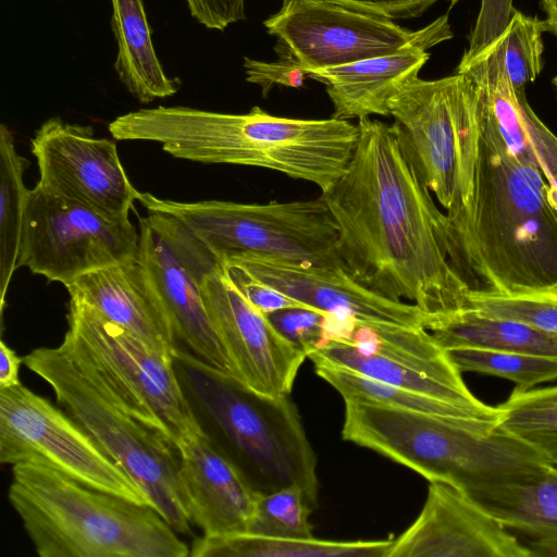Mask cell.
<instances>
[{"instance_id": "cell-1", "label": "cell", "mask_w": 557, "mask_h": 557, "mask_svg": "<svg viewBox=\"0 0 557 557\" xmlns=\"http://www.w3.org/2000/svg\"><path fill=\"white\" fill-rule=\"evenodd\" d=\"M341 177L321 198L338 226L341 268L357 283L431 317L467 306L469 288L448 255L447 219L392 125L358 120Z\"/></svg>"}, {"instance_id": "cell-2", "label": "cell", "mask_w": 557, "mask_h": 557, "mask_svg": "<svg viewBox=\"0 0 557 557\" xmlns=\"http://www.w3.org/2000/svg\"><path fill=\"white\" fill-rule=\"evenodd\" d=\"M446 219L449 261L469 293L557 290V186L510 151L476 98L469 206Z\"/></svg>"}, {"instance_id": "cell-3", "label": "cell", "mask_w": 557, "mask_h": 557, "mask_svg": "<svg viewBox=\"0 0 557 557\" xmlns=\"http://www.w3.org/2000/svg\"><path fill=\"white\" fill-rule=\"evenodd\" d=\"M108 128L116 140L154 141L177 159L263 168L321 193L345 172L359 133L348 120L282 117L259 107L234 114L159 106L120 115Z\"/></svg>"}, {"instance_id": "cell-4", "label": "cell", "mask_w": 557, "mask_h": 557, "mask_svg": "<svg viewBox=\"0 0 557 557\" xmlns=\"http://www.w3.org/2000/svg\"><path fill=\"white\" fill-rule=\"evenodd\" d=\"M344 401L345 441L407 467L429 482L470 492L525 482L552 467L494 421Z\"/></svg>"}, {"instance_id": "cell-5", "label": "cell", "mask_w": 557, "mask_h": 557, "mask_svg": "<svg viewBox=\"0 0 557 557\" xmlns=\"http://www.w3.org/2000/svg\"><path fill=\"white\" fill-rule=\"evenodd\" d=\"M8 498L40 557H186L151 505L86 485L40 463L12 466Z\"/></svg>"}, {"instance_id": "cell-6", "label": "cell", "mask_w": 557, "mask_h": 557, "mask_svg": "<svg viewBox=\"0 0 557 557\" xmlns=\"http://www.w3.org/2000/svg\"><path fill=\"white\" fill-rule=\"evenodd\" d=\"M23 363L48 383L58 404L144 490L166 522L178 534H190L176 448L128 412L83 348L65 333L59 346L36 348Z\"/></svg>"}, {"instance_id": "cell-7", "label": "cell", "mask_w": 557, "mask_h": 557, "mask_svg": "<svg viewBox=\"0 0 557 557\" xmlns=\"http://www.w3.org/2000/svg\"><path fill=\"white\" fill-rule=\"evenodd\" d=\"M195 395L236 455L234 463L258 494L297 486L318 505L317 456L289 395L274 398L180 352Z\"/></svg>"}, {"instance_id": "cell-8", "label": "cell", "mask_w": 557, "mask_h": 557, "mask_svg": "<svg viewBox=\"0 0 557 557\" xmlns=\"http://www.w3.org/2000/svg\"><path fill=\"white\" fill-rule=\"evenodd\" d=\"M148 212L170 215L223 263L262 259L300 267H341L338 226L324 200L182 202L140 193Z\"/></svg>"}, {"instance_id": "cell-9", "label": "cell", "mask_w": 557, "mask_h": 557, "mask_svg": "<svg viewBox=\"0 0 557 557\" xmlns=\"http://www.w3.org/2000/svg\"><path fill=\"white\" fill-rule=\"evenodd\" d=\"M392 124L421 181L447 211L461 215L470 200V148L475 97L467 75L407 83L389 100Z\"/></svg>"}, {"instance_id": "cell-10", "label": "cell", "mask_w": 557, "mask_h": 557, "mask_svg": "<svg viewBox=\"0 0 557 557\" xmlns=\"http://www.w3.org/2000/svg\"><path fill=\"white\" fill-rule=\"evenodd\" d=\"M66 333L83 348L128 412L175 448L203 432L174 370L157 352L88 305L70 298Z\"/></svg>"}, {"instance_id": "cell-11", "label": "cell", "mask_w": 557, "mask_h": 557, "mask_svg": "<svg viewBox=\"0 0 557 557\" xmlns=\"http://www.w3.org/2000/svg\"><path fill=\"white\" fill-rule=\"evenodd\" d=\"M0 462L40 463L83 485L152 506L74 418L23 384L0 388Z\"/></svg>"}, {"instance_id": "cell-12", "label": "cell", "mask_w": 557, "mask_h": 557, "mask_svg": "<svg viewBox=\"0 0 557 557\" xmlns=\"http://www.w3.org/2000/svg\"><path fill=\"white\" fill-rule=\"evenodd\" d=\"M139 232L40 185L28 190L17 267L67 287L79 276L136 258Z\"/></svg>"}, {"instance_id": "cell-13", "label": "cell", "mask_w": 557, "mask_h": 557, "mask_svg": "<svg viewBox=\"0 0 557 557\" xmlns=\"http://www.w3.org/2000/svg\"><path fill=\"white\" fill-rule=\"evenodd\" d=\"M281 60L312 71L394 53L412 42L454 37L448 15L411 32L393 20L320 0H283L264 22Z\"/></svg>"}, {"instance_id": "cell-14", "label": "cell", "mask_w": 557, "mask_h": 557, "mask_svg": "<svg viewBox=\"0 0 557 557\" xmlns=\"http://www.w3.org/2000/svg\"><path fill=\"white\" fill-rule=\"evenodd\" d=\"M139 224L138 259L166 308L177 341L208 367L238 381L200 295V275L214 255L170 215L148 212Z\"/></svg>"}, {"instance_id": "cell-15", "label": "cell", "mask_w": 557, "mask_h": 557, "mask_svg": "<svg viewBox=\"0 0 557 557\" xmlns=\"http://www.w3.org/2000/svg\"><path fill=\"white\" fill-rule=\"evenodd\" d=\"M199 288L206 312L238 382L265 396L290 395L307 356L245 298L215 257L206 263Z\"/></svg>"}, {"instance_id": "cell-16", "label": "cell", "mask_w": 557, "mask_h": 557, "mask_svg": "<svg viewBox=\"0 0 557 557\" xmlns=\"http://www.w3.org/2000/svg\"><path fill=\"white\" fill-rule=\"evenodd\" d=\"M42 188L113 219H129L138 191L120 160L116 144L95 136L90 125L54 116L30 139Z\"/></svg>"}, {"instance_id": "cell-17", "label": "cell", "mask_w": 557, "mask_h": 557, "mask_svg": "<svg viewBox=\"0 0 557 557\" xmlns=\"http://www.w3.org/2000/svg\"><path fill=\"white\" fill-rule=\"evenodd\" d=\"M518 535L466 491L430 482L423 508L387 557H531Z\"/></svg>"}, {"instance_id": "cell-18", "label": "cell", "mask_w": 557, "mask_h": 557, "mask_svg": "<svg viewBox=\"0 0 557 557\" xmlns=\"http://www.w3.org/2000/svg\"><path fill=\"white\" fill-rule=\"evenodd\" d=\"M234 260L282 293L329 314L425 330L431 318L413 304L394 301L371 292L341 267H300L262 259Z\"/></svg>"}, {"instance_id": "cell-19", "label": "cell", "mask_w": 557, "mask_h": 557, "mask_svg": "<svg viewBox=\"0 0 557 557\" xmlns=\"http://www.w3.org/2000/svg\"><path fill=\"white\" fill-rule=\"evenodd\" d=\"M178 482L193 524L202 535L247 532L258 493L237 466L202 433L176 448Z\"/></svg>"}, {"instance_id": "cell-20", "label": "cell", "mask_w": 557, "mask_h": 557, "mask_svg": "<svg viewBox=\"0 0 557 557\" xmlns=\"http://www.w3.org/2000/svg\"><path fill=\"white\" fill-rule=\"evenodd\" d=\"M77 299L173 360L180 350L166 308L138 256L86 273L66 287Z\"/></svg>"}, {"instance_id": "cell-21", "label": "cell", "mask_w": 557, "mask_h": 557, "mask_svg": "<svg viewBox=\"0 0 557 557\" xmlns=\"http://www.w3.org/2000/svg\"><path fill=\"white\" fill-rule=\"evenodd\" d=\"M433 46L431 41L412 42L394 53L312 71L308 75L326 85L334 107L332 117L388 116L389 100L418 77L430 59L428 49Z\"/></svg>"}, {"instance_id": "cell-22", "label": "cell", "mask_w": 557, "mask_h": 557, "mask_svg": "<svg viewBox=\"0 0 557 557\" xmlns=\"http://www.w3.org/2000/svg\"><path fill=\"white\" fill-rule=\"evenodd\" d=\"M537 556L557 557V468L520 483L467 492Z\"/></svg>"}, {"instance_id": "cell-23", "label": "cell", "mask_w": 557, "mask_h": 557, "mask_svg": "<svg viewBox=\"0 0 557 557\" xmlns=\"http://www.w3.org/2000/svg\"><path fill=\"white\" fill-rule=\"evenodd\" d=\"M111 29L117 44L113 67L124 87L139 102L149 103L177 92L157 57L143 0H111Z\"/></svg>"}, {"instance_id": "cell-24", "label": "cell", "mask_w": 557, "mask_h": 557, "mask_svg": "<svg viewBox=\"0 0 557 557\" xmlns=\"http://www.w3.org/2000/svg\"><path fill=\"white\" fill-rule=\"evenodd\" d=\"M426 330L445 350L482 348L557 359V335L531 324L463 308L431 317Z\"/></svg>"}, {"instance_id": "cell-25", "label": "cell", "mask_w": 557, "mask_h": 557, "mask_svg": "<svg viewBox=\"0 0 557 557\" xmlns=\"http://www.w3.org/2000/svg\"><path fill=\"white\" fill-rule=\"evenodd\" d=\"M314 362L337 366L368 377L418 392L466 408L481 417L498 422L499 409L484 404L466 387H457L419 369L379 355L363 354L343 339L330 341L311 352Z\"/></svg>"}, {"instance_id": "cell-26", "label": "cell", "mask_w": 557, "mask_h": 557, "mask_svg": "<svg viewBox=\"0 0 557 557\" xmlns=\"http://www.w3.org/2000/svg\"><path fill=\"white\" fill-rule=\"evenodd\" d=\"M394 539L332 541L287 539L248 532L201 535L194 540L193 557H387Z\"/></svg>"}, {"instance_id": "cell-27", "label": "cell", "mask_w": 557, "mask_h": 557, "mask_svg": "<svg viewBox=\"0 0 557 557\" xmlns=\"http://www.w3.org/2000/svg\"><path fill=\"white\" fill-rule=\"evenodd\" d=\"M29 161L21 156L11 131L0 125V302L5 296L14 272L18 269V253L28 190L24 173Z\"/></svg>"}, {"instance_id": "cell-28", "label": "cell", "mask_w": 557, "mask_h": 557, "mask_svg": "<svg viewBox=\"0 0 557 557\" xmlns=\"http://www.w3.org/2000/svg\"><path fill=\"white\" fill-rule=\"evenodd\" d=\"M497 407V425L557 467V385L515 387Z\"/></svg>"}, {"instance_id": "cell-29", "label": "cell", "mask_w": 557, "mask_h": 557, "mask_svg": "<svg viewBox=\"0 0 557 557\" xmlns=\"http://www.w3.org/2000/svg\"><path fill=\"white\" fill-rule=\"evenodd\" d=\"M313 364L318 376L331 385L344 400L369 401L404 410L494 421L448 401L400 388L337 366L323 362Z\"/></svg>"}, {"instance_id": "cell-30", "label": "cell", "mask_w": 557, "mask_h": 557, "mask_svg": "<svg viewBox=\"0 0 557 557\" xmlns=\"http://www.w3.org/2000/svg\"><path fill=\"white\" fill-rule=\"evenodd\" d=\"M458 370L507 379L528 389L557 380V359L482 348L446 350Z\"/></svg>"}, {"instance_id": "cell-31", "label": "cell", "mask_w": 557, "mask_h": 557, "mask_svg": "<svg viewBox=\"0 0 557 557\" xmlns=\"http://www.w3.org/2000/svg\"><path fill=\"white\" fill-rule=\"evenodd\" d=\"M544 20L511 9L502 35V55L506 73L517 91L541 74L544 60Z\"/></svg>"}, {"instance_id": "cell-32", "label": "cell", "mask_w": 557, "mask_h": 557, "mask_svg": "<svg viewBox=\"0 0 557 557\" xmlns=\"http://www.w3.org/2000/svg\"><path fill=\"white\" fill-rule=\"evenodd\" d=\"M312 509L307 495L297 486L258 494L247 532L274 537L310 539L312 525L309 517Z\"/></svg>"}, {"instance_id": "cell-33", "label": "cell", "mask_w": 557, "mask_h": 557, "mask_svg": "<svg viewBox=\"0 0 557 557\" xmlns=\"http://www.w3.org/2000/svg\"><path fill=\"white\" fill-rule=\"evenodd\" d=\"M466 308L521 321L557 335V290L516 295L469 293Z\"/></svg>"}, {"instance_id": "cell-34", "label": "cell", "mask_w": 557, "mask_h": 557, "mask_svg": "<svg viewBox=\"0 0 557 557\" xmlns=\"http://www.w3.org/2000/svg\"><path fill=\"white\" fill-rule=\"evenodd\" d=\"M329 313L308 308H289L268 314L277 332L295 348L308 356L326 344Z\"/></svg>"}, {"instance_id": "cell-35", "label": "cell", "mask_w": 557, "mask_h": 557, "mask_svg": "<svg viewBox=\"0 0 557 557\" xmlns=\"http://www.w3.org/2000/svg\"><path fill=\"white\" fill-rule=\"evenodd\" d=\"M222 267L245 298L265 315L289 308L313 309L258 278L236 260H227Z\"/></svg>"}, {"instance_id": "cell-36", "label": "cell", "mask_w": 557, "mask_h": 557, "mask_svg": "<svg viewBox=\"0 0 557 557\" xmlns=\"http://www.w3.org/2000/svg\"><path fill=\"white\" fill-rule=\"evenodd\" d=\"M246 81L261 87L262 96L267 97L274 85L300 88L309 77L308 72L287 60L264 62L244 58Z\"/></svg>"}, {"instance_id": "cell-37", "label": "cell", "mask_w": 557, "mask_h": 557, "mask_svg": "<svg viewBox=\"0 0 557 557\" xmlns=\"http://www.w3.org/2000/svg\"><path fill=\"white\" fill-rule=\"evenodd\" d=\"M191 17L209 29L224 30L245 20L244 0H185Z\"/></svg>"}, {"instance_id": "cell-38", "label": "cell", "mask_w": 557, "mask_h": 557, "mask_svg": "<svg viewBox=\"0 0 557 557\" xmlns=\"http://www.w3.org/2000/svg\"><path fill=\"white\" fill-rule=\"evenodd\" d=\"M391 20L422 15L437 0H320Z\"/></svg>"}, {"instance_id": "cell-39", "label": "cell", "mask_w": 557, "mask_h": 557, "mask_svg": "<svg viewBox=\"0 0 557 557\" xmlns=\"http://www.w3.org/2000/svg\"><path fill=\"white\" fill-rule=\"evenodd\" d=\"M525 119L543 173L557 186V135L536 115L529 102L525 106Z\"/></svg>"}, {"instance_id": "cell-40", "label": "cell", "mask_w": 557, "mask_h": 557, "mask_svg": "<svg viewBox=\"0 0 557 557\" xmlns=\"http://www.w3.org/2000/svg\"><path fill=\"white\" fill-rule=\"evenodd\" d=\"M23 358L11 349L4 341L0 342V388H8L22 384L20 381V367Z\"/></svg>"}, {"instance_id": "cell-41", "label": "cell", "mask_w": 557, "mask_h": 557, "mask_svg": "<svg viewBox=\"0 0 557 557\" xmlns=\"http://www.w3.org/2000/svg\"><path fill=\"white\" fill-rule=\"evenodd\" d=\"M540 4L545 13L546 32L557 38V0H540Z\"/></svg>"}, {"instance_id": "cell-42", "label": "cell", "mask_w": 557, "mask_h": 557, "mask_svg": "<svg viewBox=\"0 0 557 557\" xmlns=\"http://www.w3.org/2000/svg\"><path fill=\"white\" fill-rule=\"evenodd\" d=\"M552 83H553V85L555 87V90L557 92V75L553 78Z\"/></svg>"}, {"instance_id": "cell-43", "label": "cell", "mask_w": 557, "mask_h": 557, "mask_svg": "<svg viewBox=\"0 0 557 557\" xmlns=\"http://www.w3.org/2000/svg\"><path fill=\"white\" fill-rule=\"evenodd\" d=\"M451 4L456 3L458 0H449Z\"/></svg>"}, {"instance_id": "cell-44", "label": "cell", "mask_w": 557, "mask_h": 557, "mask_svg": "<svg viewBox=\"0 0 557 557\" xmlns=\"http://www.w3.org/2000/svg\"><path fill=\"white\" fill-rule=\"evenodd\" d=\"M555 468H557V467H555Z\"/></svg>"}]
</instances>
